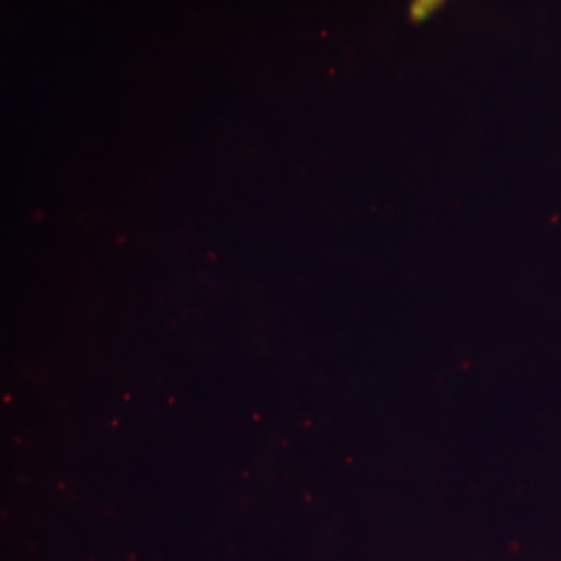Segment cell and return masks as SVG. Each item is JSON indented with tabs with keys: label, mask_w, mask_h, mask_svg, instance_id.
<instances>
[{
	"label": "cell",
	"mask_w": 561,
	"mask_h": 561,
	"mask_svg": "<svg viewBox=\"0 0 561 561\" xmlns=\"http://www.w3.org/2000/svg\"><path fill=\"white\" fill-rule=\"evenodd\" d=\"M447 0H412L410 2V9H408V15L412 23H424V21L431 20L437 11H442Z\"/></svg>",
	"instance_id": "obj_1"
}]
</instances>
